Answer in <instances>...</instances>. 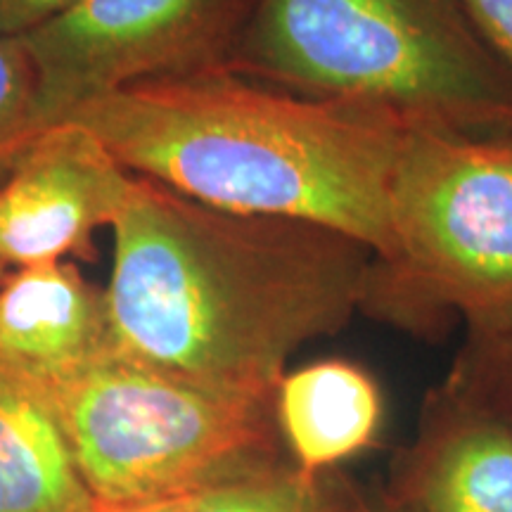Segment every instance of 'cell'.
Listing matches in <instances>:
<instances>
[{"mask_svg": "<svg viewBox=\"0 0 512 512\" xmlns=\"http://www.w3.org/2000/svg\"><path fill=\"white\" fill-rule=\"evenodd\" d=\"M112 230V354L256 401H273L294 351L366 304L375 261L337 230L216 209L136 174Z\"/></svg>", "mask_w": 512, "mask_h": 512, "instance_id": "6da1fadb", "label": "cell"}, {"mask_svg": "<svg viewBox=\"0 0 512 512\" xmlns=\"http://www.w3.org/2000/svg\"><path fill=\"white\" fill-rule=\"evenodd\" d=\"M131 174L209 207L323 226L392 254V178L411 121L228 69L145 81L69 112Z\"/></svg>", "mask_w": 512, "mask_h": 512, "instance_id": "7a4b0ae2", "label": "cell"}, {"mask_svg": "<svg viewBox=\"0 0 512 512\" xmlns=\"http://www.w3.org/2000/svg\"><path fill=\"white\" fill-rule=\"evenodd\" d=\"M228 72L475 138H512V72L465 0H256Z\"/></svg>", "mask_w": 512, "mask_h": 512, "instance_id": "3957f363", "label": "cell"}, {"mask_svg": "<svg viewBox=\"0 0 512 512\" xmlns=\"http://www.w3.org/2000/svg\"><path fill=\"white\" fill-rule=\"evenodd\" d=\"M392 254L368 309L399 320L456 311L486 342L512 335V138L411 124L392 178Z\"/></svg>", "mask_w": 512, "mask_h": 512, "instance_id": "277c9868", "label": "cell"}, {"mask_svg": "<svg viewBox=\"0 0 512 512\" xmlns=\"http://www.w3.org/2000/svg\"><path fill=\"white\" fill-rule=\"evenodd\" d=\"M29 380L55 411L98 503L197 496L273 463V401L211 392L112 351Z\"/></svg>", "mask_w": 512, "mask_h": 512, "instance_id": "5b68a950", "label": "cell"}, {"mask_svg": "<svg viewBox=\"0 0 512 512\" xmlns=\"http://www.w3.org/2000/svg\"><path fill=\"white\" fill-rule=\"evenodd\" d=\"M256 0H74L22 36L48 128L145 81L228 69Z\"/></svg>", "mask_w": 512, "mask_h": 512, "instance_id": "8992f818", "label": "cell"}, {"mask_svg": "<svg viewBox=\"0 0 512 512\" xmlns=\"http://www.w3.org/2000/svg\"><path fill=\"white\" fill-rule=\"evenodd\" d=\"M131 178L76 121L38 131L0 185V264L88 259L95 254L93 233L112 226Z\"/></svg>", "mask_w": 512, "mask_h": 512, "instance_id": "52a82bcc", "label": "cell"}, {"mask_svg": "<svg viewBox=\"0 0 512 512\" xmlns=\"http://www.w3.org/2000/svg\"><path fill=\"white\" fill-rule=\"evenodd\" d=\"M105 351V292L74 264L22 266L0 280V368L46 380Z\"/></svg>", "mask_w": 512, "mask_h": 512, "instance_id": "ba28073f", "label": "cell"}, {"mask_svg": "<svg viewBox=\"0 0 512 512\" xmlns=\"http://www.w3.org/2000/svg\"><path fill=\"white\" fill-rule=\"evenodd\" d=\"M98 498L29 377L0 368V512H91Z\"/></svg>", "mask_w": 512, "mask_h": 512, "instance_id": "9c48e42d", "label": "cell"}, {"mask_svg": "<svg viewBox=\"0 0 512 512\" xmlns=\"http://www.w3.org/2000/svg\"><path fill=\"white\" fill-rule=\"evenodd\" d=\"M297 467L320 472L356 456L375 439L382 396L373 377L349 361H318L283 375L273 394Z\"/></svg>", "mask_w": 512, "mask_h": 512, "instance_id": "30bf717a", "label": "cell"}, {"mask_svg": "<svg viewBox=\"0 0 512 512\" xmlns=\"http://www.w3.org/2000/svg\"><path fill=\"white\" fill-rule=\"evenodd\" d=\"M422 512H512V420L470 411L444 427L420 482Z\"/></svg>", "mask_w": 512, "mask_h": 512, "instance_id": "8fae6325", "label": "cell"}, {"mask_svg": "<svg viewBox=\"0 0 512 512\" xmlns=\"http://www.w3.org/2000/svg\"><path fill=\"white\" fill-rule=\"evenodd\" d=\"M190 512H358L318 472L273 463L230 477L192 498Z\"/></svg>", "mask_w": 512, "mask_h": 512, "instance_id": "7c38bea8", "label": "cell"}, {"mask_svg": "<svg viewBox=\"0 0 512 512\" xmlns=\"http://www.w3.org/2000/svg\"><path fill=\"white\" fill-rule=\"evenodd\" d=\"M38 131L43 126L34 64L19 38L0 36V178Z\"/></svg>", "mask_w": 512, "mask_h": 512, "instance_id": "4fadbf2b", "label": "cell"}, {"mask_svg": "<svg viewBox=\"0 0 512 512\" xmlns=\"http://www.w3.org/2000/svg\"><path fill=\"white\" fill-rule=\"evenodd\" d=\"M465 5L489 46L512 72V0H465Z\"/></svg>", "mask_w": 512, "mask_h": 512, "instance_id": "5bb4252c", "label": "cell"}, {"mask_svg": "<svg viewBox=\"0 0 512 512\" xmlns=\"http://www.w3.org/2000/svg\"><path fill=\"white\" fill-rule=\"evenodd\" d=\"M74 0H0V36L22 38L67 10Z\"/></svg>", "mask_w": 512, "mask_h": 512, "instance_id": "9a60e30c", "label": "cell"}, {"mask_svg": "<svg viewBox=\"0 0 512 512\" xmlns=\"http://www.w3.org/2000/svg\"><path fill=\"white\" fill-rule=\"evenodd\" d=\"M192 498H174V501H159V503H140V505H110L98 503L91 512H190Z\"/></svg>", "mask_w": 512, "mask_h": 512, "instance_id": "2e32d148", "label": "cell"}, {"mask_svg": "<svg viewBox=\"0 0 512 512\" xmlns=\"http://www.w3.org/2000/svg\"><path fill=\"white\" fill-rule=\"evenodd\" d=\"M496 344H501V347H510V344H512V335H510V337H505V339H501V342H496Z\"/></svg>", "mask_w": 512, "mask_h": 512, "instance_id": "e0dca14e", "label": "cell"}, {"mask_svg": "<svg viewBox=\"0 0 512 512\" xmlns=\"http://www.w3.org/2000/svg\"><path fill=\"white\" fill-rule=\"evenodd\" d=\"M5 275H8V268H5L3 264H0V280H3V278H5Z\"/></svg>", "mask_w": 512, "mask_h": 512, "instance_id": "ac0fdd59", "label": "cell"}]
</instances>
